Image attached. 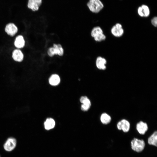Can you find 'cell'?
<instances>
[{"label": "cell", "mask_w": 157, "mask_h": 157, "mask_svg": "<svg viewBox=\"0 0 157 157\" xmlns=\"http://www.w3.org/2000/svg\"><path fill=\"white\" fill-rule=\"evenodd\" d=\"M111 32L115 37H119L122 36L124 33V30L122 24L119 23L116 24L112 28Z\"/></svg>", "instance_id": "10"}, {"label": "cell", "mask_w": 157, "mask_h": 157, "mask_svg": "<svg viewBox=\"0 0 157 157\" xmlns=\"http://www.w3.org/2000/svg\"><path fill=\"white\" fill-rule=\"evenodd\" d=\"M138 13L141 17H147L150 15V11L148 6L143 4L138 8Z\"/></svg>", "instance_id": "12"}, {"label": "cell", "mask_w": 157, "mask_h": 157, "mask_svg": "<svg viewBox=\"0 0 157 157\" xmlns=\"http://www.w3.org/2000/svg\"><path fill=\"white\" fill-rule=\"evenodd\" d=\"M17 144L16 139L13 137L8 138L3 144L4 149L6 151L10 152L16 147Z\"/></svg>", "instance_id": "6"}, {"label": "cell", "mask_w": 157, "mask_h": 157, "mask_svg": "<svg viewBox=\"0 0 157 157\" xmlns=\"http://www.w3.org/2000/svg\"><path fill=\"white\" fill-rule=\"evenodd\" d=\"M4 31L10 37H13L18 33L19 29L15 24L10 22L6 24L4 27Z\"/></svg>", "instance_id": "5"}, {"label": "cell", "mask_w": 157, "mask_h": 157, "mask_svg": "<svg viewBox=\"0 0 157 157\" xmlns=\"http://www.w3.org/2000/svg\"><path fill=\"white\" fill-rule=\"evenodd\" d=\"M55 125V121L51 118L47 119L44 123L45 129L47 130H49L53 129Z\"/></svg>", "instance_id": "17"}, {"label": "cell", "mask_w": 157, "mask_h": 157, "mask_svg": "<svg viewBox=\"0 0 157 157\" xmlns=\"http://www.w3.org/2000/svg\"><path fill=\"white\" fill-rule=\"evenodd\" d=\"M100 119L101 123L104 124H108L111 119V117L106 113H103L101 115Z\"/></svg>", "instance_id": "19"}, {"label": "cell", "mask_w": 157, "mask_h": 157, "mask_svg": "<svg viewBox=\"0 0 157 157\" xmlns=\"http://www.w3.org/2000/svg\"><path fill=\"white\" fill-rule=\"evenodd\" d=\"M11 57L15 62L20 63L24 60V55L22 49L15 48L12 52Z\"/></svg>", "instance_id": "7"}, {"label": "cell", "mask_w": 157, "mask_h": 157, "mask_svg": "<svg viewBox=\"0 0 157 157\" xmlns=\"http://www.w3.org/2000/svg\"><path fill=\"white\" fill-rule=\"evenodd\" d=\"M26 44V40L23 35L19 34L16 36L13 41L15 48L22 49L25 47Z\"/></svg>", "instance_id": "8"}, {"label": "cell", "mask_w": 157, "mask_h": 157, "mask_svg": "<svg viewBox=\"0 0 157 157\" xmlns=\"http://www.w3.org/2000/svg\"><path fill=\"white\" fill-rule=\"evenodd\" d=\"M136 128L140 134L144 135L148 129V126L146 123L140 121L137 124Z\"/></svg>", "instance_id": "15"}, {"label": "cell", "mask_w": 157, "mask_h": 157, "mask_svg": "<svg viewBox=\"0 0 157 157\" xmlns=\"http://www.w3.org/2000/svg\"><path fill=\"white\" fill-rule=\"evenodd\" d=\"M47 53L50 57H52L55 55L61 56L64 55V49L61 44H54L52 47L48 49Z\"/></svg>", "instance_id": "2"}, {"label": "cell", "mask_w": 157, "mask_h": 157, "mask_svg": "<svg viewBox=\"0 0 157 157\" xmlns=\"http://www.w3.org/2000/svg\"><path fill=\"white\" fill-rule=\"evenodd\" d=\"M42 3V0H28L27 7L33 12L39 10Z\"/></svg>", "instance_id": "9"}, {"label": "cell", "mask_w": 157, "mask_h": 157, "mask_svg": "<svg viewBox=\"0 0 157 157\" xmlns=\"http://www.w3.org/2000/svg\"><path fill=\"white\" fill-rule=\"evenodd\" d=\"M107 61L105 58L101 56L98 57L96 59L95 64L97 68L100 70H104L106 69Z\"/></svg>", "instance_id": "13"}, {"label": "cell", "mask_w": 157, "mask_h": 157, "mask_svg": "<svg viewBox=\"0 0 157 157\" xmlns=\"http://www.w3.org/2000/svg\"><path fill=\"white\" fill-rule=\"evenodd\" d=\"M145 145V142L143 140L134 138L131 141L132 149L137 152H142L144 150Z\"/></svg>", "instance_id": "4"}, {"label": "cell", "mask_w": 157, "mask_h": 157, "mask_svg": "<svg viewBox=\"0 0 157 157\" xmlns=\"http://www.w3.org/2000/svg\"><path fill=\"white\" fill-rule=\"evenodd\" d=\"M130 124L127 120L122 119L117 124V127L119 130H122L124 133L128 132L130 129Z\"/></svg>", "instance_id": "11"}, {"label": "cell", "mask_w": 157, "mask_h": 157, "mask_svg": "<svg viewBox=\"0 0 157 157\" xmlns=\"http://www.w3.org/2000/svg\"><path fill=\"white\" fill-rule=\"evenodd\" d=\"M80 101L82 104L81 109L83 111H87L90 108L91 103L90 99L86 96H82L80 99Z\"/></svg>", "instance_id": "14"}, {"label": "cell", "mask_w": 157, "mask_h": 157, "mask_svg": "<svg viewBox=\"0 0 157 157\" xmlns=\"http://www.w3.org/2000/svg\"><path fill=\"white\" fill-rule=\"evenodd\" d=\"M151 22L152 24L154 27H156L157 26V17H154L151 19Z\"/></svg>", "instance_id": "20"}, {"label": "cell", "mask_w": 157, "mask_h": 157, "mask_svg": "<svg viewBox=\"0 0 157 157\" xmlns=\"http://www.w3.org/2000/svg\"><path fill=\"white\" fill-rule=\"evenodd\" d=\"M60 82V78L59 76L56 74H52L49 79V82L52 85H58Z\"/></svg>", "instance_id": "16"}, {"label": "cell", "mask_w": 157, "mask_h": 157, "mask_svg": "<svg viewBox=\"0 0 157 157\" xmlns=\"http://www.w3.org/2000/svg\"><path fill=\"white\" fill-rule=\"evenodd\" d=\"M148 142L149 144L157 146V132L154 131L148 139Z\"/></svg>", "instance_id": "18"}, {"label": "cell", "mask_w": 157, "mask_h": 157, "mask_svg": "<svg viewBox=\"0 0 157 157\" xmlns=\"http://www.w3.org/2000/svg\"><path fill=\"white\" fill-rule=\"evenodd\" d=\"M91 35L96 42H101L106 39V36L104 34L102 29L99 26H95L92 29Z\"/></svg>", "instance_id": "3"}, {"label": "cell", "mask_w": 157, "mask_h": 157, "mask_svg": "<svg viewBox=\"0 0 157 157\" xmlns=\"http://www.w3.org/2000/svg\"><path fill=\"white\" fill-rule=\"evenodd\" d=\"M0 157H1L0 156Z\"/></svg>", "instance_id": "21"}, {"label": "cell", "mask_w": 157, "mask_h": 157, "mask_svg": "<svg viewBox=\"0 0 157 157\" xmlns=\"http://www.w3.org/2000/svg\"><path fill=\"white\" fill-rule=\"evenodd\" d=\"M86 6L91 12L95 13H99L104 7L103 3L100 0H89Z\"/></svg>", "instance_id": "1"}]
</instances>
